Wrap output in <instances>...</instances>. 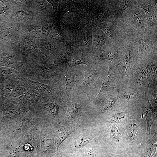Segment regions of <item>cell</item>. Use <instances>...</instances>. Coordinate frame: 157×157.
Segmentation results:
<instances>
[{
  "instance_id": "obj_25",
  "label": "cell",
  "mask_w": 157,
  "mask_h": 157,
  "mask_svg": "<svg viewBox=\"0 0 157 157\" xmlns=\"http://www.w3.org/2000/svg\"><path fill=\"white\" fill-rule=\"evenodd\" d=\"M31 33L34 35L41 37L50 36L48 30L40 26H33L30 29Z\"/></svg>"
},
{
  "instance_id": "obj_9",
  "label": "cell",
  "mask_w": 157,
  "mask_h": 157,
  "mask_svg": "<svg viewBox=\"0 0 157 157\" xmlns=\"http://www.w3.org/2000/svg\"><path fill=\"white\" fill-rule=\"evenodd\" d=\"M96 26L104 32L112 43H121L129 40L125 33L115 25L113 15Z\"/></svg>"
},
{
  "instance_id": "obj_30",
  "label": "cell",
  "mask_w": 157,
  "mask_h": 157,
  "mask_svg": "<svg viewBox=\"0 0 157 157\" xmlns=\"http://www.w3.org/2000/svg\"><path fill=\"white\" fill-rule=\"evenodd\" d=\"M46 109L52 114H56L58 111V106L53 104L49 103L46 106Z\"/></svg>"
},
{
  "instance_id": "obj_33",
  "label": "cell",
  "mask_w": 157,
  "mask_h": 157,
  "mask_svg": "<svg viewBox=\"0 0 157 157\" xmlns=\"http://www.w3.org/2000/svg\"><path fill=\"white\" fill-rule=\"evenodd\" d=\"M23 92L22 88L20 86H17L14 89L13 94L14 96H18L22 94Z\"/></svg>"
},
{
  "instance_id": "obj_13",
  "label": "cell",
  "mask_w": 157,
  "mask_h": 157,
  "mask_svg": "<svg viewBox=\"0 0 157 157\" xmlns=\"http://www.w3.org/2000/svg\"><path fill=\"white\" fill-rule=\"evenodd\" d=\"M117 90L118 102H131L145 96L138 93L133 89L122 83L119 85Z\"/></svg>"
},
{
  "instance_id": "obj_12",
  "label": "cell",
  "mask_w": 157,
  "mask_h": 157,
  "mask_svg": "<svg viewBox=\"0 0 157 157\" xmlns=\"http://www.w3.org/2000/svg\"><path fill=\"white\" fill-rule=\"evenodd\" d=\"M136 101L144 114L146 121L147 134L149 135L151 125L156 119V111L150 104L147 94L143 97L137 99Z\"/></svg>"
},
{
  "instance_id": "obj_19",
  "label": "cell",
  "mask_w": 157,
  "mask_h": 157,
  "mask_svg": "<svg viewBox=\"0 0 157 157\" xmlns=\"http://www.w3.org/2000/svg\"><path fill=\"white\" fill-rule=\"evenodd\" d=\"M81 108L80 104L74 102H68L65 115V120L67 122H71L81 111Z\"/></svg>"
},
{
  "instance_id": "obj_11",
  "label": "cell",
  "mask_w": 157,
  "mask_h": 157,
  "mask_svg": "<svg viewBox=\"0 0 157 157\" xmlns=\"http://www.w3.org/2000/svg\"><path fill=\"white\" fill-rule=\"evenodd\" d=\"M75 11L73 0H59L57 12L58 19L62 23L72 26Z\"/></svg>"
},
{
  "instance_id": "obj_27",
  "label": "cell",
  "mask_w": 157,
  "mask_h": 157,
  "mask_svg": "<svg viewBox=\"0 0 157 157\" xmlns=\"http://www.w3.org/2000/svg\"><path fill=\"white\" fill-rule=\"evenodd\" d=\"M112 137L117 142H119L121 138V132L120 130L115 124L113 123L111 131Z\"/></svg>"
},
{
  "instance_id": "obj_4",
  "label": "cell",
  "mask_w": 157,
  "mask_h": 157,
  "mask_svg": "<svg viewBox=\"0 0 157 157\" xmlns=\"http://www.w3.org/2000/svg\"><path fill=\"white\" fill-rule=\"evenodd\" d=\"M136 63L129 76L128 86L143 96L147 94L149 82L147 76L146 66Z\"/></svg>"
},
{
  "instance_id": "obj_14",
  "label": "cell",
  "mask_w": 157,
  "mask_h": 157,
  "mask_svg": "<svg viewBox=\"0 0 157 157\" xmlns=\"http://www.w3.org/2000/svg\"><path fill=\"white\" fill-rule=\"evenodd\" d=\"M55 24L51 31L55 39L64 43L70 42L73 26L66 25L58 19Z\"/></svg>"
},
{
  "instance_id": "obj_29",
  "label": "cell",
  "mask_w": 157,
  "mask_h": 157,
  "mask_svg": "<svg viewBox=\"0 0 157 157\" xmlns=\"http://www.w3.org/2000/svg\"><path fill=\"white\" fill-rule=\"evenodd\" d=\"M104 154L102 157H127L129 155L126 153H124L120 155L115 154L109 150L105 151Z\"/></svg>"
},
{
  "instance_id": "obj_32",
  "label": "cell",
  "mask_w": 157,
  "mask_h": 157,
  "mask_svg": "<svg viewBox=\"0 0 157 157\" xmlns=\"http://www.w3.org/2000/svg\"><path fill=\"white\" fill-rule=\"evenodd\" d=\"M47 2L52 6L53 10L56 14L57 10L59 5V0H47Z\"/></svg>"
},
{
  "instance_id": "obj_7",
  "label": "cell",
  "mask_w": 157,
  "mask_h": 157,
  "mask_svg": "<svg viewBox=\"0 0 157 157\" xmlns=\"http://www.w3.org/2000/svg\"><path fill=\"white\" fill-rule=\"evenodd\" d=\"M121 83L120 74L117 67L109 61L107 73L103 81L100 90L95 99H99L106 92H109L117 89Z\"/></svg>"
},
{
  "instance_id": "obj_17",
  "label": "cell",
  "mask_w": 157,
  "mask_h": 157,
  "mask_svg": "<svg viewBox=\"0 0 157 157\" xmlns=\"http://www.w3.org/2000/svg\"><path fill=\"white\" fill-rule=\"evenodd\" d=\"M56 132V142L57 150L61 144L71 133L74 131V129L71 127L64 126L58 125Z\"/></svg>"
},
{
  "instance_id": "obj_28",
  "label": "cell",
  "mask_w": 157,
  "mask_h": 157,
  "mask_svg": "<svg viewBox=\"0 0 157 157\" xmlns=\"http://www.w3.org/2000/svg\"><path fill=\"white\" fill-rule=\"evenodd\" d=\"M88 144L84 149L83 157H94V144H90V142Z\"/></svg>"
},
{
  "instance_id": "obj_31",
  "label": "cell",
  "mask_w": 157,
  "mask_h": 157,
  "mask_svg": "<svg viewBox=\"0 0 157 157\" xmlns=\"http://www.w3.org/2000/svg\"><path fill=\"white\" fill-rule=\"evenodd\" d=\"M17 16L22 18L29 19L31 18L30 15L26 12L22 10H18L16 13Z\"/></svg>"
},
{
  "instance_id": "obj_10",
  "label": "cell",
  "mask_w": 157,
  "mask_h": 157,
  "mask_svg": "<svg viewBox=\"0 0 157 157\" xmlns=\"http://www.w3.org/2000/svg\"><path fill=\"white\" fill-rule=\"evenodd\" d=\"M112 42L104 32L97 26L93 27L91 51L99 59L100 55Z\"/></svg>"
},
{
  "instance_id": "obj_1",
  "label": "cell",
  "mask_w": 157,
  "mask_h": 157,
  "mask_svg": "<svg viewBox=\"0 0 157 157\" xmlns=\"http://www.w3.org/2000/svg\"><path fill=\"white\" fill-rule=\"evenodd\" d=\"M75 11L72 26L91 28L114 15L121 0H73Z\"/></svg>"
},
{
  "instance_id": "obj_36",
  "label": "cell",
  "mask_w": 157,
  "mask_h": 157,
  "mask_svg": "<svg viewBox=\"0 0 157 157\" xmlns=\"http://www.w3.org/2000/svg\"><path fill=\"white\" fill-rule=\"evenodd\" d=\"M128 156L127 157H140L138 156L137 155L135 154H132L131 155V156H130L129 155V156Z\"/></svg>"
},
{
  "instance_id": "obj_35",
  "label": "cell",
  "mask_w": 157,
  "mask_h": 157,
  "mask_svg": "<svg viewBox=\"0 0 157 157\" xmlns=\"http://www.w3.org/2000/svg\"><path fill=\"white\" fill-rule=\"evenodd\" d=\"M24 149L27 151H31L32 150L33 148L31 145L30 144H26L24 147Z\"/></svg>"
},
{
  "instance_id": "obj_3",
  "label": "cell",
  "mask_w": 157,
  "mask_h": 157,
  "mask_svg": "<svg viewBox=\"0 0 157 157\" xmlns=\"http://www.w3.org/2000/svg\"><path fill=\"white\" fill-rule=\"evenodd\" d=\"M157 35L147 32L141 37L130 40L136 44L138 49V63L146 65L150 61L157 58Z\"/></svg>"
},
{
  "instance_id": "obj_22",
  "label": "cell",
  "mask_w": 157,
  "mask_h": 157,
  "mask_svg": "<svg viewBox=\"0 0 157 157\" xmlns=\"http://www.w3.org/2000/svg\"><path fill=\"white\" fill-rule=\"evenodd\" d=\"M136 0H122L114 16L115 20L121 17L125 10L129 7L135 5Z\"/></svg>"
},
{
  "instance_id": "obj_8",
  "label": "cell",
  "mask_w": 157,
  "mask_h": 157,
  "mask_svg": "<svg viewBox=\"0 0 157 157\" xmlns=\"http://www.w3.org/2000/svg\"><path fill=\"white\" fill-rule=\"evenodd\" d=\"M73 27L70 42L74 47L91 51L93 27Z\"/></svg>"
},
{
  "instance_id": "obj_18",
  "label": "cell",
  "mask_w": 157,
  "mask_h": 157,
  "mask_svg": "<svg viewBox=\"0 0 157 157\" xmlns=\"http://www.w3.org/2000/svg\"><path fill=\"white\" fill-rule=\"evenodd\" d=\"M146 66L149 84L157 83V58L149 62Z\"/></svg>"
},
{
  "instance_id": "obj_2",
  "label": "cell",
  "mask_w": 157,
  "mask_h": 157,
  "mask_svg": "<svg viewBox=\"0 0 157 157\" xmlns=\"http://www.w3.org/2000/svg\"><path fill=\"white\" fill-rule=\"evenodd\" d=\"M145 13L135 5L127 8L122 15L115 20V24L129 40L139 38L146 33L147 24Z\"/></svg>"
},
{
  "instance_id": "obj_26",
  "label": "cell",
  "mask_w": 157,
  "mask_h": 157,
  "mask_svg": "<svg viewBox=\"0 0 157 157\" xmlns=\"http://www.w3.org/2000/svg\"><path fill=\"white\" fill-rule=\"evenodd\" d=\"M126 113L124 111H117L114 112L110 121L113 124L119 123L123 121L126 118Z\"/></svg>"
},
{
  "instance_id": "obj_34",
  "label": "cell",
  "mask_w": 157,
  "mask_h": 157,
  "mask_svg": "<svg viewBox=\"0 0 157 157\" xmlns=\"http://www.w3.org/2000/svg\"><path fill=\"white\" fill-rule=\"evenodd\" d=\"M38 86H39V87L40 88V89L41 90L45 92H49L51 90L49 86L47 85L40 83L39 84Z\"/></svg>"
},
{
  "instance_id": "obj_15",
  "label": "cell",
  "mask_w": 157,
  "mask_h": 157,
  "mask_svg": "<svg viewBox=\"0 0 157 157\" xmlns=\"http://www.w3.org/2000/svg\"><path fill=\"white\" fill-rule=\"evenodd\" d=\"M99 132L98 131L94 130L82 132L73 145V148L77 149L85 146Z\"/></svg>"
},
{
  "instance_id": "obj_16",
  "label": "cell",
  "mask_w": 157,
  "mask_h": 157,
  "mask_svg": "<svg viewBox=\"0 0 157 157\" xmlns=\"http://www.w3.org/2000/svg\"><path fill=\"white\" fill-rule=\"evenodd\" d=\"M157 147V133L148 141L147 144L141 149L140 157H153L156 153Z\"/></svg>"
},
{
  "instance_id": "obj_23",
  "label": "cell",
  "mask_w": 157,
  "mask_h": 157,
  "mask_svg": "<svg viewBox=\"0 0 157 157\" xmlns=\"http://www.w3.org/2000/svg\"><path fill=\"white\" fill-rule=\"evenodd\" d=\"M1 62L2 65L5 66L15 67L18 65L17 61L15 57L8 54H4L1 58Z\"/></svg>"
},
{
  "instance_id": "obj_6",
  "label": "cell",
  "mask_w": 157,
  "mask_h": 157,
  "mask_svg": "<svg viewBox=\"0 0 157 157\" xmlns=\"http://www.w3.org/2000/svg\"><path fill=\"white\" fill-rule=\"evenodd\" d=\"M135 5L142 9L145 13L147 31L157 33V8L156 0H136Z\"/></svg>"
},
{
  "instance_id": "obj_5",
  "label": "cell",
  "mask_w": 157,
  "mask_h": 157,
  "mask_svg": "<svg viewBox=\"0 0 157 157\" xmlns=\"http://www.w3.org/2000/svg\"><path fill=\"white\" fill-rule=\"evenodd\" d=\"M129 40L121 43L111 42L100 55L99 62L107 60L116 66L123 60L126 51Z\"/></svg>"
},
{
  "instance_id": "obj_21",
  "label": "cell",
  "mask_w": 157,
  "mask_h": 157,
  "mask_svg": "<svg viewBox=\"0 0 157 157\" xmlns=\"http://www.w3.org/2000/svg\"><path fill=\"white\" fill-rule=\"evenodd\" d=\"M99 73L97 71L94 69H89L85 71L83 84L88 87L92 84L98 77Z\"/></svg>"
},
{
  "instance_id": "obj_20",
  "label": "cell",
  "mask_w": 157,
  "mask_h": 157,
  "mask_svg": "<svg viewBox=\"0 0 157 157\" xmlns=\"http://www.w3.org/2000/svg\"><path fill=\"white\" fill-rule=\"evenodd\" d=\"M147 95L149 102L156 110L157 105V83L149 84Z\"/></svg>"
},
{
  "instance_id": "obj_24",
  "label": "cell",
  "mask_w": 157,
  "mask_h": 157,
  "mask_svg": "<svg viewBox=\"0 0 157 157\" xmlns=\"http://www.w3.org/2000/svg\"><path fill=\"white\" fill-rule=\"evenodd\" d=\"M64 83L67 95L69 96L70 92L76 81V78L74 76L69 75L66 76Z\"/></svg>"
}]
</instances>
